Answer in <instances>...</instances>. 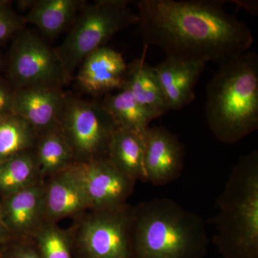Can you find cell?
Listing matches in <instances>:
<instances>
[{
	"mask_svg": "<svg viewBox=\"0 0 258 258\" xmlns=\"http://www.w3.org/2000/svg\"><path fill=\"white\" fill-rule=\"evenodd\" d=\"M12 2L0 0V45L25 28V18L12 8Z\"/></svg>",
	"mask_w": 258,
	"mask_h": 258,
	"instance_id": "obj_24",
	"label": "cell"
},
{
	"mask_svg": "<svg viewBox=\"0 0 258 258\" xmlns=\"http://www.w3.org/2000/svg\"><path fill=\"white\" fill-rule=\"evenodd\" d=\"M30 238L42 258H74L71 230L57 223L44 222Z\"/></svg>",
	"mask_w": 258,
	"mask_h": 258,
	"instance_id": "obj_23",
	"label": "cell"
},
{
	"mask_svg": "<svg viewBox=\"0 0 258 258\" xmlns=\"http://www.w3.org/2000/svg\"><path fill=\"white\" fill-rule=\"evenodd\" d=\"M12 40L6 80L14 89H61L69 83L55 49L40 35L24 28Z\"/></svg>",
	"mask_w": 258,
	"mask_h": 258,
	"instance_id": "obj_7",
	"label": "cell"
},
{
	"mask_svg": "<svg viewBox=\"0 0 258 258\" xmlns=\"http://www.w3.org/2000/svg\"><path fill=\"white\" fill-rule=\"evenodd\" d=\"M205 115L217 140L238 143L258 128V55L247 52L220 64L207 87Z\"/></svg>",
	"mask_w": 258,
	"mask_h": 258,
	"instance_id": "obj_3",
	"label": "cell"
},
{
	"mask_svg": "<svg viewBox=\"0 0 258 258\" xmlns=\"http://www.w3.org/2000/svg\"><path fill=\"white\" fill-rule=\"evenodd\" d=\"M0 210L12 238L31 237L45 222L44 181L0 199Z\"/></svg>",
	"mask_w": 258,
	"mask_h": 258,
	"instance_id": "obj_13",
	"label": "cell"
},
{
	"mask_svg": "<svg viewBox=\"0 0 258 258\" xmlns=\"http://www.w3.org/2000/svg\"><path fill=\"white\" fill-rule=\"evenodd\" d=\"M3 66V58H2L1 55H0V70L2 69Z\"/></svg>",
	"mask_w": 258,
	"mask_h": 258,
	"instance_id": "obj_29",
	"label": "cell"
},
{
	"mask_svg": "<svg viewBox=\"0 0 258 258\" xmlns=\"http://www.w3.org/2000/svg\"><path fill=\"white\" fill-rule=\"evenodd\" d=\"M126 0L86 1L62 44L55 49L60 57L68 82L93 51L106 46L118 32L139 25V17Z\"/></svg>",
	"mask_w": 258,
	"mask_h": 258,
	"instance_id": "obj_5",
	"label": "cell"
},
{
	"mask_svg": "<svg viewBox=\"0 0 258 258\" xmlns=\"http://www.w3.org/2000/svg\"><path fill=\"white\" fill-rule=\"evenodd\" d=\"M43 181L45 222L57 223L89 211V202L76 163Z\"/></svg>",
	"mask_w": 258,
	"mask_h": 258,
	"instance_id": "obj_11",
	"label": "cell"
},
{
	"mask_svg": "<svg viewBox=\"0 0 258 258\" xmlns=\"http://www.w3.org/2000/svg\"><path fill=\"white\" fill-rule=\"evenodd\" d=\"M86 1L34 0L30 1L25 23L35 25L47 38L58 36L72 25Z\"/></svg>",
	"mask_w": 258,
	"mask_h": 258,
	"instance_id": "obj_17",
	"label": "cell"
},
{
	"mask_svg": "<svg viewBox=\"0 0 258 258\" xmlns=\"http://www.w3.org/2000/svg\"><path fill=\"white\" fill-rule=\"evenodd\" d=\"M127 69L128 64L121 53L111 47H102L84 59L76 78L85 91L102 94L123 87Z\"/></svg>",
	"mask_w": 258,
	"mask_h": 258,
	"instance_id": "obj_14",
	"label": "cell"
},
{
	"mask_svg": "<svg viewBox=\"0 0 258 258\" xmlns=\"http://www.w3.org/2000/svg\"><path fill=\"white\" fill-rule=\"evenodd\" d=\"M34 151L42 180L75 163L71 148L60 128L39 137Z\"/></svg>",
	"mask_w": 258,
	"mask_h": 258,
	"instance_id": "obj_21",
	"label": "cell"
},
{
	"mask_svg": "<svg viewBox=\"0 0 258 258\" xmlns=\"http://www.w3.org/2000/svg\"><path fill=\"white\" fill-rule=\"evenodd\" d=\"M144 139L145 182L162 186L178 179L184 167L185 149L177 137L164 127L149 126Z\"/></svg>",
	"mask_w": 258,
	"mask_h": 258,
	"instance_id": "obj_10",
	"label": "cell"
},
{
	"mask_svg": "<svg viewBox=\"0 0 258 258\" xmlns=\"http://www.w3.org/2000/svg\"><path fill=\"white\" fill-rule=\"evenodd\" d=\"M0 258H42L30 237L12 239L0 247Z\"/></svg>",
	"mask_w": 258,
	"mask_h": 258,
	"instance_id": "obj_25",
	"label": "cell"
},
{
	"mask_svg": "<svg viewBox=\"0 0 258 258\" xmlns=\"http://www.w3.org/2000/svg\"><path fill=\"white\" fill-rule=\"evenodd\" d=\"M145 134H139L118 128L112 137L108 156L120 171L137 182H145L144 152Z\"/></svg>",
	"mask_w": 258,
	"mask_h": 258,
	"instance_id": "obj_18",
	"label": "cell"
},
{
	"mask_svg": "<svg viewBox=\"0 0 258 258\" xmlns=\"http://www.w3.org/2000/svg\"><path fill=\"white\" fill-rule=\"evenodd\" d=\"M76 164L90 210H108L127 204L137 182L120 171L108 157Z\"/></svg>",
	"mask_w": 258,
	"mask_h": 258,
	"instance_id": "obj_9",
	"label": "cell"
},
{
	"mask_svg": "<svg viewBox=\"0 0 258 258\" xmlns=\"http://www.w3.org/2000/svg\"><path fill=\"white\" fill-rule=\"evenodd\" d=\"M235 4L242 7L247 10L251 14L255 15L257 13V3L254 1H236Z\"/></svg>",
	"mask_w": 258,
	"mask_h": 258,
	"instance_id": "obj_28",
	"label": "cell"
},
{
	"mask_svg": "<svg viewBox=\"0 0 258 258\" xmlns=\"http://www.w3.org/2000/svg\"><path fill=\"white\" fill-rule=\"evenodd\" d=\"M101 106L114 120L118 128L145 134L153 118L126 88L114 95H107Z\"/></svg>",
	"mask_w": 258,
	"mask_h": 258,
	"instance_id": "obj_20",
	"label": "cell"
},
{
	"mask_svg": "<svg viewBox=\"0 0 258 258\" xmlns=\"http://www.w3.org/2000/svg\"><path fill=\"white\" fill-rule=\"evenodd\" d=\"M15 89L0 77V118L13 113Z\"/></svg>",
	"mask_w": 258,
	"mask_h": 258,
	"instance_id": "obj_26",
	"label": "cell"
},
{
	"mask_svg": "<svg viewBox=\"0 0 258 258\" xmlns=\"http://www.w3.org/2000/svg\"><path fill=\"white\" fill-rule=\"evenodd\" d=\"M147 47L145 45L142 57L128 66L123 87L129 90L154 120L170 109L154 66L146 62Z\"/></svg>",
	"mask_w": 258,
	"mask_h": 258,
	"instance_id": "obj_16",
	"label": "cell"
},
{
	"mask_svg": "<svg viewBox=\"0 0 258 258\" xmlns=\"http://www.w3.org/2000/svg\"><path fill=\"white\" fill-rule=\"evenodd\" d=\"M66 98L61 89H16L13 113L26 120L40 137L60 128Z\"/></svg>",
	"mask_w": 258,
	"mask_h": 258,
	"instance_id": "obj_12",
	"label": "cell"
},
{
	"mask_svg": "<svg viewBox=\"0 0 258 258\" xmlns=\"http://www.w3.org/2000/svg\"><path fill=\"white\" fill-rule=\"evenodd\" d=\"M206 64L204 61L192 62L166 57L154 66L169 109H182L195 100V87Z\"/></svg>",
	"mask_w": 258,
	"mask_h": 258,
	"instance_id": "obj_15",
	"label": "cell"
},
{
	"mask_svg": "<svg viewBox=\"0 0 258 258\" xmlns=\"http://www.w3.org/2000/svg\"><path fill=\"white\" fill-rule=\"evenodd\" d=\"M117 128L118 125L101 103L67 96L60 129L71 148L75 163L107 157Z\"/></svg>",
	"mask_w": 258,
	"mask_h": 258,
	"instance_id": "obj_8",
	"label": "cell"
},
{
	"mask_svg": "<svg viewBox=\"0 0 258 258\" xmlns=\"http://www.w3.org/2000/svg\"><path fill=\"white\" fill-rule=\"evenodd\" d=\"M26 120L12 113L0 118V163L35 149L38 139Z\"/></svg>",
	"mask_w": 258,
	"mask_h": 258,
	"instance_id": "obj_22",
	"label": "cell"
},
{
	"mask_svg": "<svg viewBox=\"0 0 258 258\" xmlns=\"http://www.w3.org/2000/svg\"><path fill=\"white\" fill-rule=\"evenodd\" d=\"M134 206L89 210L70 228L74 258H136L132 243Z\"/></svg>",
	"mask_w": 258,
	"mask_h": 258,
	"instance_id": "obj_6",
	"label": "cell"
},
{
	"mask_svg": "<svg viewBox=\"0 0 258 258\" xmlns=\"http://www.w3.org/2000/svg\"><path fill=\"white\" fill-rule=\"evenodd\" d=\"M132 236L136 258H203L210 244L203 219L165 198L134 207Z\"/></svg>",
	"mask_w": 258,
	"mask_h": 258,
	"instance_id": "obj_2",
	"label": "cell"
},
{
	"mask_svg": "<svg viewBox=\"0 0 258 258\" xmlns=\"http://www.w3.org/2000/svg\"><path fill=\"white\" fill-rule=\"evenodd\" d=\"M11 235H10L9 231L7 229L3 222V217H2L1 210H0V247H3L7 242L12 240Z\"/></svg>",
	"mask_w": 258,
	"mask_h": 258,
	"instance_id": "obj_27",
	"label": "cell"
},
{
	"mask_svg": "<svg viewBox=\"0 0 258 258\" xmlns=\"http://www.w3.org/2000/svg\"><path fill=\"white\" fill-rule=\"evenodd\" d=\"M212 242L222 258H258V152L241 157L217 202Z\"/></svg>",
	"mask_w": 258,
	"mask_h": 258,
	"instance_id": "obj_4",
	"label": "cell"
},
{
	"mask_svg": "<svg viewBox=\"0 0 258 258\" xmlns=\"http://www.w3.org/2000/svg\"><path fill=\"white\" fill-rule=\"evenodd\" d=\"M42 181L34 149L0 163V199Z\"/></svg>",
	"mask_w": 258,
	"mask_h": 258,
	"instance_id": "obj_19",
	"label": "cell"
},
{
	"mask_svg": "<svg viewBox=\"0 0 258 258\" xmlns=\"http://www.w3.org/2000/svg\"><path fill=\"white\" fill-rule=\"evenodd\" d=\"M222 0H139L144 44L166 57L226 63L248 52L253 35L245 23L225 10Z\"/></svg>",
	"mask_w": 258,
	"mask_h": 258,
	"instance_id": "obj_1",
	"label": "cell"
}]
</instances>
